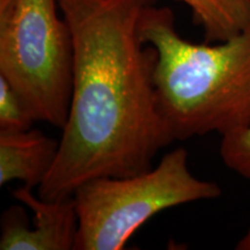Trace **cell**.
Here are the masks:
<instances>
[{"label":"cell","mask_w":250,"mask_h":250,"mask_svg":"<svg viewBox=\"0 0 250 250\" xmlns=\"http://www.w3.org/2000/svg\"><path fill=\"white\" fill-rule=\"evenodd\" d=\"M59 142L37 129L0 132V187L20 181L40 187L54 166Z\"/></svg>","instance_id":"6"},{"label":"cell","mask_w":250,"mask_h":250,"mask_svg":"<svg viewBox=\"0 0 250 250\" xmlns=\"http://www.w3.org/2000/svg\"><path fill=\"white\" fill-rule=\"evenodd\" d=\"M35 122L20 94L0 76V132L29 130Z\"/></svg>","instance_id":"8"},{"label":"cell","mask_w":250,"mask_h":250,"mask_svg":"<svg viewBox=\"0 0 250 250\" xmlns=\"http://www.w3.org/2000/svg\"><path fill=\"white\" fill-rule=\"evenodd\" d=\"M236 250H250V226L245 235L239 240V242L235 246Z\"/></svg>","instance_id":"10"},{"label":"cell","mask_w":250,"mask_h":250,"mask_svg":"<svg viewBox=\"0 0 250 250\" xmlns=\"http://www.w3.org/2000/svg\"><path fill=\"white\" fill-rule=\"evenodd\" d=\"M139 33L155 49L156 104L174 142L249 126L250 24L229 40L196 44L180 35L169 7L152 4Z\"/></svg>","instance_id":"2"},{"label":"cell","mask_w":250,"mask_h":250,"mask_svg":"<svg viewBox=\"0 0 250 250\" xmlns=\"http://www.w3.org/2000/svg\"><path fill=\"white\" fill-rule=\"evenodd\" d=\"M219 154L228 169L250 182V125L221 137Z\"/></svg>","instance_id":"9"},{"label":"cell","mask_w":250,"mask_h":250,"mask_svg":"<svg viewBox=\"0 0 250 250\" xmlns=\"http://www.w3.org/2000/svg\"><path fill=\"white\" fill-rule=\"evenodd\" d=\"M204 31L205 42L232 39L250 24V0H180Z\"/></svg>","instance_id":"7"},{"label":"cell","mask_w":250,"mask_h":250,"mask_svg":"<svg viewBox=\"0 0 250 250\" xmlns=\"http://www.w3.org/2000/svg\"><path fill=\"white\" fill-rule=\"evenodd\" d=\"M188 151L166 153L155 167L123 177L86 181L73 193L78 220L74 250H121L159 212L221 196V188L191 173Z\"/></svg>","instance_id":"3"},{"label":"cell","mask_w":250,"mask_h":250,"mask_svg":"<svg viewBox=\"0 0 250 250\" xmlns=\"http://www.w3.org/2000/svg\"><path fill=\"white\" fill-rule=\"evenodd\" d=\"M156 0H58L73 41L72 92L58 154L39 197L73 196L96 177L153 167L174 142L153 83L156 52L143 42L142 14Z\"/></svg>","instance_id":"1"},{"label":"cell","mask_w":250,"mask_h":250,"mask_svg":"<svg viewBox=\"0 0 250 250\" xmlns=\"http://www.w3.org/2000/svg\"><path fill=\"white\" fill-rule=\"evenodd\" d=\"M58 0L0 4V76L36 122L62 129L72 92L73 41Z\"/></svg>","instance_id":"4"},{"label":"cell","mask_w":250,"mask_h":250,"mask_svg":"<svg viewBox=\"0 0 250 250\" xmlns=\"http://www.w3.org/2000/svg\"><path fill=\"white\" fill-rule=\"evenodd\" d=\"M13 197L21 205H12L0 219L1 250H74L78 213L73 196L48 201L20 187Z\"/></svg>","instance_id":"5"}]
</instances>
